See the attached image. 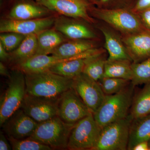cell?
Segmentation results:
<instances>
[{"label":"cell","instance_id":"obj_4","mask_svg":"<svg viewBox=\"0 0 150 150\" xmlns=\"http://www.w3.org/2000/svg\"><path fill=\"white\" fill-rule=\"evenodd\" d=\"M8 87L0 99V125L21 107L26 93L25 75L16 69L10 73Z\"/></svg>","mask_w":150,"mask_h":150},{"label":"cell","instance_id":"obj_15","mask_svg":"<svg viewBox=\"0 0 150 150\" xmlns=\"http://www.w3.org/2000/svg\"><path fill=\"white\" fill-rule=\"evenodd\" d=\"M54 28L69 39L72 40H89L96 35L86 25L64 16L56 18Z\"/></svg>","mask_w":150,"mask_h":150},{"label":"cell","instance_id":"obj_27","mask_svg":"<svg viewBox=\"0 0 150 150\" xmlns=\"http://www.w3.org/2000/svg\"><path fill=\"white\" fill-rule=\"evenodd\" d=\"M130 81L120 78L103 77L98 82L105 95L114 94L129 86Z\"/></svg>","mask_w":150,"mask_h":150},{"label":"cell","instance_id":"obj_25","mask_svg":"<svg viewBox=\"0 0 150 150\" xmlns=\"http://www.w3.org/2000/svg\"><path fill=\"white\" fill-rule=\"evenodd\" d=\"M102 54L92 56L88 59L83 73L94 80L98 81L103 76L106 60Z\"/></svg>","mask_w":150,"mask_h":150},{"label":"cell","instance_id":"obj_19","mask_svg":"<svg viewBox=\"0 0 150 150\" xmlns=\"http://www.w3.org/2000/svg\"><path fill=\"white\" fill-rule=\"evenodd\" d=\"M65 40L62 33L55 28L43 30L37 34V50L35 54H51Z\"/></svg>","mask_w":150,"mask_h":150},{"label":"cell","instance_id":"obj_7","mask_svg":"<svg viewBox=\"0 0 150 150\" xmlns=\"http://www.w3.org/2000/svg\"><path fill=\"white\" fill-rule=\"evenodd\" d=\"M101 129L93 113L83 118L73 126L67 149L92 150L98 140Z\"/></svg>","mask_w":150,"mask_h":150},{"label":"cell","instance_id":"obj_26","mask_svg":"<svg viewBox=\"0 0 150 150\" xmlns=\"http://www.w3.org/2000/svg\"><path fill=\"white\" fill-rule=\"evenodd\" d=\"M131 83L133 86L150 83V58L142 62L133 63Z\"/></svg>","mask_w":150,"mask_h":150},{"label":"cell","instance_id":"obj_14","mask_svg":"<svg viewBox=\"0 0 150 150\" xmlns=\"http://www.w3.org/2000/svg\"><path fill=\"white\" fill-rule=\"evenodd\" d=\"M134 63L150 58V31L145 29L139 32L125 35L122 39Z\"/></svg>","mask_w":150,"mask_h":150},{"label":"cell","instance_id":"obj_35","mask_svg":"<svg viewBox=\"0 0 150 150\" xmlns=\"http://www.w3.org/2000/svg\"><path fill=\"white\" fill-rule=\"evenodd\" d=\"M132 150H150L149 142L145 141L137 144Z\"/></svg>","mask_w":150,"mask_h":150},{"label":"cell","instance_id":"obj_13","mask_svg":"<svg viewBox=\"0 0 150 150\" xmlns=\"http://www.w3.org/2000/svg\"><path fill=\"white\" fill-rule=\"evenodd\" d=\"M38 124L20 108L6 120L2 127L8 137L23 139L31 136Z\"/></svg>","mask_w":150,"mask_h":150},{"label":"cell","instance_id":"obj_38","mask_svg":"<svg viewBox=\"0 0 150 150\" xmlns=\"http://www.w3.org/2000/svg\"><path fill=\"white\" fill-rule=\"evenodd\" d=\"M148 142H149V147L150 149V139L149 140V141H148Z\"/></svg>","mask_w":150,"mask_h":150},{"label":"cell","instance_id":"obj_17","mask_svg":"<svg viewBox=\"0 0 150 150\" xmlns=\"http://www.w3.org/2000/svg\"><path fill=\"white\" fill-rule=\"evenodd\" d=\"M49 10L40 5L22 3L16 5L11 10L8 18L13 20L33 19L47 17Z\"/></svg>","mask_w":150,"mask_h":150},{"label":"cell","instance_id":"obj_12","mask_svg":"<svg viewBox=\"0 0 150 150\" xmlns=\"http://www.w3.org/2000/svg\"><path fill=\"white\" fill-rule=\"evenodd\" d=\"M56 18L47 16L30 20H3L0 23V32H15L25 35L38 34L54 25Z\"/></svg>","mask_w":150,"mask_h":150},{"label":"cell","instance_id":"obj_5","mask_svg":"<svg viewBox=\"0 0 150 150\" xmlns=\"http://www.w3.org/2000/svg\"><path fill=\"white\" fill-rule=\"evenodd\" d=\"M97 18L103 21L115 29L129 35L146 29L138 14L133 11L121 8H94L91 11Z\"/></svg>","mask_w":150,"mask_h":150},{"label":"cell","instance_id":"obj_23","mask_svg":"<svg viewBox=\"0 0 150 150\" xmlns=\"http://www.w3.org/2000/svg\"><path fill=\"white\" fill-rule=\"evenodd\" d=\"M130 111L132 119L150 114V83L145 84L142 90L134 97Z\"/></svg>","mask_w":150,"mask_h":150},{"label":"cell","instance_id":"obj_18","mask_svg":"<svg viewBox=\"0 0 150 150\" xmlns=\"http://www.w3.org/2000/svg\"><path fill=\"white\" fill-rule=\"evenodd\" d=\"M150 139V114L132 119L129 131L128 150H132L138 143Z\"/></svg>","mask_w":150,"mask_h":150},{"label":"cell","instance_id":"obj_22","mask_svg":"<svg viewBox=\"0 0 150 150\" xmlns=\"http://www.w3.org/2000/svg\"><path fill=\"white\" fill-rule=\"evenodd\" d=\"M89 58H77L67 60L54 65L47 71L65 77L74 79L83 73Z\"/></svg>","mask_w":150,"mask_h":150},{"label":"cell","instance_id":"obj_1","mask_svg":"<svg viewBox=\"0 0 150 150\" xmlns=\"http://www.w3.org/2000/svg\"><path fill=\"white\" fill-rule=\"evenodd\" d=\"M26 93L33 96L58 98L73 88V79L46 71L25 74Z\"/></svg>","mask_w":150,"mask_h":150},{"label":"cell","instance_id":"obj_8","mask_svg":"<svg viewBox=\"0 0 150 150\" xmlns=\"http://www.w3.org/2000/svg\"><path fill=\"white\" fill-rule=\"evenodd\" d=\"M92 113L73 88L59 98L58 115L66 123L74 125Z\"/></svg>","mask_w":150,"mask_h":150},{"label":"cell","instance_id":"obj_6","mask_svg":"<svg viewBox=\"0 0 150 150\" xmlns=\"http://www.w3.org/2000/svg\"><path fill=\"white\" fill-rule=\"evenodd\" d=\"M132 118L131 115L105 126L92 150L128 149L129 131Z\"/></svg>","mask_w":150,"mask_h":150},{"label":"cell","instance_id":"obj_33","mask_svg":"<svg viewBox=\"0 0 150 150\" xmlns=\"http://www.w3.org/2000/svg\"><path fill=\"white\" fill-rule=\"evenodd\" d=\"M8 141V139H7L4 133L1 131L0 133V150H12L11 145L10 143L9 144Z\"/></svg>","mask_w":150,"mask_h":150},{"label":"cell","instance_id":"obj_29","mask_svg":"<svg viewBox=\"0 0 150 150\" xmlns=\"http://www.w3.org/2000/svg\"><path fill=\"white\" fill-rule=\"evenodd\" d=\"M25 36L15 32L2 33L0 35V43L10 53L18 47Z\"/></svg>","mask_w":150,"mask_h":150},{"label":"cell","instance_id":"obj_37","mask_svg":"<svg viewBox=\"0 0 150 150\" xmlns=\"http://www.w3.org/2000/svg\"><path fill=\"white\" fill-rule=\"evenodd\" d=\"M92 4H97L99 5V0H87Z\"/></svg>","mask_w":150,"mask_h":150},{"label":"cell","instance_id":"obj_10","mask_svg":"<svg viewBox=\"0 0 150 150\" xmlns=\"http://www.w3.org/2000/svg\"><path fill=\"white\" fill-rule=\"evenodd\" d=\"M73 88L93 114L99 108L105 97L98 82L83 73L73 79Z\"/></svg>","mask_w":150,"mask_h":150},{"label":"cell","instance_id":"obj_11","mask_svg":"<svg viewBox=\"0 0 150 150\" xmlns=\"http://www.w3.org/2000/svg\"><path fill=\"white\" fill-rule=\"evenodd\" d=\"M59 98H48L26 93L21 108L28 116L40 123L58 115Z\"/></svg>","mask_w":150,"mask_h":150},{"label":"cell","instance_id":"obj_30","mask_svg":"<svg viewBox=\"0 0 150 150\" xmlns=\"http://www.w3.org/2000/svg\"><path fill=\"white\" fill-rule=\"evenodd\" d=\"M126 1V0H99V5L103 6L100 8H121Z\"/></svg>","mask_w":150,"mask_h":150},{"label":"cell","instance_id":"obj_9","mask_svg":"<svg viewBox=\"0 0 150 150\" xmlns=\"http://www.w3.org/2000/svg\"><path fill=\"white\" fill-rule=\"evenodd\" d=\"M38 4L64 16L81 19L89 23L94 20L90 16L92 4L87 0H36Z\"/></svg>","mask_w":150,"mask_h":150},{"label":"cell","instance_id":"obj_34","mask_svg":"<svg viewBox=\"0 0 150 150\" xmlns=\"http://www.w3.org/2000/svg\"><path fill=\"white\" fill-rule=\"evenodd\" d=\"M10 54L0 43V59L1 62H6L9 60Z\"/></svg>","mask_w":150,"mask_h":150},{"label":"cell","instance_id":"obj_28","mask_svg":"<svg viewBox=\"0 0 150 150\" xmlns=\"http://www.w3.org/2000/svg\"><path fill=\"white\" fill-rule=\"evenodd\" d=\"M9 142L13 150H53L49 146L34 141L27 139H17L8 137Z\"/></svg>","mask_w":150,"mask_h":150},{"label":"cell","instance_id":"obj_20","mask_svg":"<svg viewBox=\"0 0 150 150\" xmlns=\"http://www.w3.org/2000/svg\"><path fill=\"white\" fill-rule=\"evenodd\" d=\"M37 50V34L26 35L18 47L9 53V61L17 65L20 64L34 56Z\"/></svg>","mask_w":150,"mask_h":150},{"label":"cell","instance_id":"obj_21","mask_svg":"<svg viewBox=\"0 0 150 150\" xmlns=\"http://www.w3.org/2000/svg\"><path fill=\"white\" fill-rule=\"evenodd\" d=\"M95 48L93 43L86 40H73L62 43L51 54L61 59H68L79 56Z\"/></svg>","mask_w":150,"mask_h":150},{"label":"cell","instance_id":"obj_24","mask_svg":"<svg viewBox=\"0 0 150 150\" xmlns=\"http://www.w3.org/2000/svg\"><path fill=\"white\" fill-rule=\"evenodd\" d=\"M131 62L127 60H106L103 77L120 78L131 81L133 76Z\"/></svg>","mask_w":150,"mask_h":150},{"label":"cell","instance_id":"obj_3","mask_svg":"<svg viewBox=\"0 0 150 150\" xmlns=\"http://www.w3.org/2000/svg\"><path fill=\"white\" fill-rule=\"evenodd\" d=\"M74 125L66 123L56 115L38 123L33 134L28 138L49 146L53 149H66Z\"/></svg>","mask_w":150,"mask_h":150},{"label":"cell","instance_id":"obj_36","mask_svg":"<svg viewBox=\"0 0 150 150\" xmlns=\"http://www.w3.org/2000/svg\"><path fill=\"white\" fill-rule=\"evenodd\" d=\"M0 74L2 76L8 77L10 76V73H9L6 67L1 62H0Z\"/></svg>","mask_w":150,"mask_h":150},{"label":"cell","instance_id":"obj_2","mask_svg":"<svg viewBox=\"0 0 150 150\" xmlns=\"http://www.w3.org/2000/svg\"><path fill=\"white\" fill-rule=\"evenodd\" d=\"M134 86L131 84L121 91L105 95L94 118L101 129L109 123L126 118L134 98Z\"/></svg>","mask_w":150,"mask_h":150},{"label":"cell","instance_id":"obj_16","mask_svg":"<svg viewBox=\"0 0 150 150\" xmlns=\"http://www.w3.org/2000/svg\"><path fill=\"white\" fill-rule=\"evenodd\" d=\"M100 29L104 35L105 47L109 54L107 61L127 60L132 62L122 40L108 28L101 27Z\"/></svg>","mask_w":150,"mask_h":150},{"label":"cell","instance_id":"obj_31","mask_svg":"<svg viewBox=\"0 0 150 150\" xmlns=\"http://www.w3.org/2000/svg\"><path fill=\"white\" fill-rule=\"evenodd\" d=\"M146 29L150 31V8L136 13Z\"/></svg>","mask_w":150,"mask_h":150},{"label":"cell","instance_id":"obj_32","mask_svg":"<svg viewBox=\"0 0 150 150\" xmlns=\"http://www.w3.org/2000/svg\"><path fill=\"white\" fill-rule=\"evenodd\" d=\"M150 8V0H137L132 11L136 13Z\"/></svg>","mask_w":150,"mask_h":150}]
</instances>
